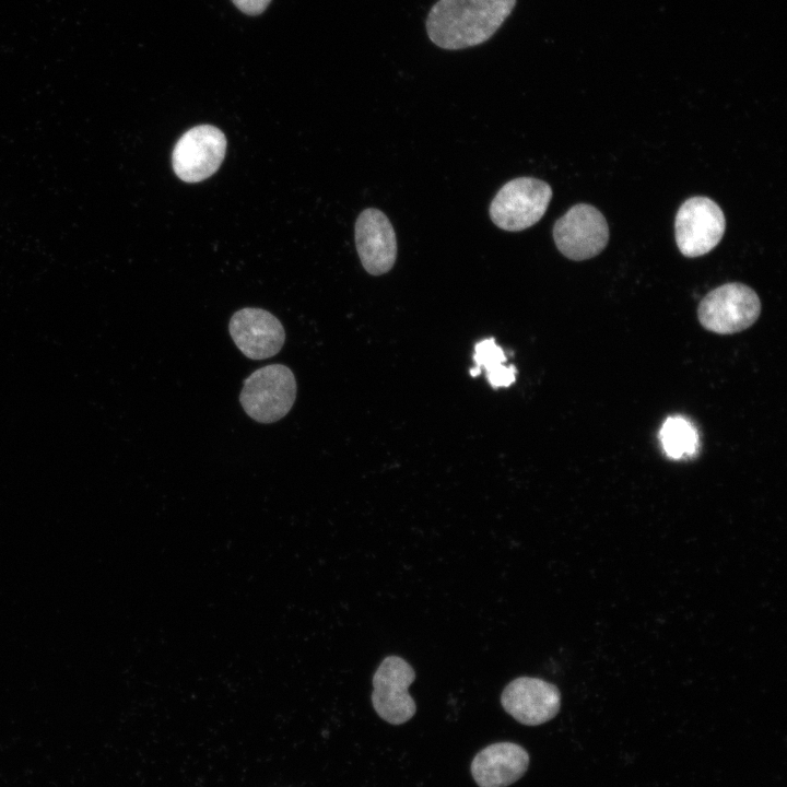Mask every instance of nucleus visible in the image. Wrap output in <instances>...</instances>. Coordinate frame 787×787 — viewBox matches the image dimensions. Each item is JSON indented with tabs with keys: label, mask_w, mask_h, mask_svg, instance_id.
<instances>
[{
	"label": "nucleus",
	"mask_w": 787,
	"mask_h": 787,
	"mask_svg": "<svg viewBox=\"0 0 787 787\" xmlns=\"http://www.w3.org/2000/svg\"><path fill=\"white\" fill-rule=\"evenodd\" d=\"M517 0H437L425 28L437 47L459 50L489 40L510 15Z\"/></svg>",
	"instance_id": "nucleus-1"
},
{
	"label": "nucleus",
	"mask_w": 787,
	"mask_h": 787,
	"mask_svg": "<svg viewBox=\"0 0 787 787\" xmlns=\"http://www.w3.org/2000/svg\"><path fill=\"white\" fill-rule=\"evenodd\" d=\"M296 399V380L285 365L256 369L244 381L239 402L252 420L273 423L285 416Z\"/></svg>",
	"instance_id": "nucleus-2"
},
{
	"label": "nucleus",
	"mask_w": 787,
	"mask_h": 787,
	"mask_svg": "<svg viewBox=\"0 0 787 787\" xmlns=\"http://www.w3.org/2000/svg\"><path fill=\"white\" fill-rule=\"evenodd\" d=\"M761 314V301L750 286L729 282L708 292L697 307L702 327L717 334H732L750 328Z\"/></svg>",
	"instance_id": "nucleus-3"
},
{
	"label": "nucleus",
	"mask_w": 787,
	"mask_h": 787,
	"mask_svg": "<svg viewBox=\"0 0 787 787\" xmlns=\"http://www.w3.org/2000/svg\"><path fill=\"white\" fill-rule=\"evenodd\" d=\"M552 189L543 180L518 177L504 184L490 204L493 223L505 231L518 232L536 224L545 213Z\"/></svg>",
	"instance_id": "nucleus-4"
},
{
	"label": "nucleus",
	"mask_w": 787,
	"mask_h": 787,
	"mask_svg": "<svg viewBox=\"0 0 787 787\" xmlns=\"http://www.w3.org/2000/svg\"><path fill=\"white\" fill-rule=\"evenodd\" d=\"M726 227L720 207L707 197H693L679 208L674 233L679 250L685 257H700L717 246Z\"/></svg>",
	"instance_id": "nucleus-5"
},
{
	"label": "nucleus",
	"mask_w": 787,
	"mask_h": 787,
	"mask_svg": "<svg viewBox=\"0 0 787 787\" xmlns=\"http://www.w3.org/2000/svg\"><path fill=\"white\" fill-rule=\"evenodd\" d=\"M553 238L565 257L580 261L604 249L609 240V227L598 209L578 203L555 222Z\"/></svg>",
	"instance_id": "nucleus-6"
},
{
	"label": "nucleus",
	"mask_w": 787,
	"mask_h": 787,
	"mask_svg": "<svg viewBox=\"0 0 787 787\" xmlns=\"http://www.w3.org/2000/svg\"><path fill=\"white\" fill-rule=\"evenodd\" d=\"M226 152V138L214 126L200 125L186 131L176 142L172 163L178 178L198 183L214 174Z\"/></svg>",
	"instance_id": "nucleus-7"
},
{
	"label": "nucleus",
	"mask_w": 787,
	"mask_h": 787,
	"mask_svg": "<svg viewBox=\"0 0 787 787\" xmlns=\"http://www.w3.org/2000/svg\"><path fill=\"white\" fill-rule=\"evenodd\" d=\"M415 679L413 668L401 657H386L373 677L372 703L380 718L400 725L413 717L416 710L408 688Z\"/></svg>",
	"instance_id": "nucleus-8"
},
{
	"label": "nucleus",
	"mask_w": 787,
	"mask_h": 787,
	"mask_svg": "<svg viewBox=\"0 0 787 787\" xmlns=\"http://www.w3.org/2000/svg\"><path fill=\"white\" fill-rule=\"evenodd\" d=\"M501 704L518 723L538 726L556 716L561 694L554 684L542 679L519 677L505 686Z\"/></svg>",
	"instance_id": "nucleus-9"
},
{
	"label": "nucleus",
	"mask_w": 787,
	"mask_h": 787,
	"mask_svg": "<svg viewBox=\"0 0 787 787\" xmlns=\"http://www.w3.org/2000/svg\"><path fill=\"white\" fill-rule=\"evenodd\" d=\"M228 331L240 352L252 360L278 354L285 340L281 321L262 308L245 307L234 313Z\"/></svg>",
	"instance_id": "nucleus-10"
},
{
	"label": "nucleus",
	"mask_w": 787,
	"mask_h": 787,
	"mask_svg": "<svg viewBox=\"0 0 787 787\" xmlns=\"http://www.w3.org/2000/svg\"><path fill=\"white\" fill-rule=\"evenodd\" d=\"M355 244L361 262L369 274H384L395 265V231L380 210L371 208L359 215L355 223Z\"/></svg>",
	"instance_id": "nucleus-11"
},
{
	"label": "nucleus",
	"mask_w": 787,
	"mask_h": 787,
	"mask_svg": "<svg viewBox=\"0 0 787 787\" xmlns=\"http://www.w3.org/2000/svg\"><path fill=\"white\" fill-rule=\"evenodd\" d=\"M529 754L514 742L492 743L473 757L471 774L479 787H507L527 771Z\"/></svg>",
	"instance_id": "nucleus-12"
},
{
	"label": "nucleus",
	"mask_w": 787,
	"mask_h": 787,
	"mask_svg": "<svg viewBox=\"0 0 787 787\" xmlns=\"http://www.w3.org/2000/svg\"><path fill=\"white\" fill-rule=\"evenodd\" d=\"M662 448L667 456L680 459L692 455L697 447L695 427L682 416L668 418L659 433Z\"/></svg>",
	"instance_id": "nucleus-13"
},
{
	"label": "nucleus",
	"mask_w": 787,
	"mask_h": 787,
	"mask_svg": "<svg viewBox=\"0 0 787 787\" xmlns=\"http://www.w3.org/2000/svg\"><path fill=\"white\" fill-rule=\"evenodd\" d=\"M473 360L475 365L470 369V375L475 377L482 369L488 372L504 364L507 361V356L493 338H488L475 344Z\"/></svg>",
	"instance_id": "nucleus-14"
},
{
	"label": "nucleus",
	"mask_w": 787,
	"mask_h": 787,
	"mask_svg": "<svg viewBox=\"0 0 787 787\" xmlns=\"http://www.w3.org/2000/svg\"><path fill=\"white\" fill-rule=\"evenodd\" d=\"M485 373L493 388L508 387L516 379V368L514 365L506 366L505 364H501Z\"/></svg>",
	"instance_id": "nucleus-15"
},
{
	"label": "nucleus",
	"mask_w": 787,
	"mask_h": 787,
	"mask_svg": "<svg viewBox=\"0 0 787 787\" xmlns=\"http://www.w3.org/2000/svg\"><path fill=\"white\" fill-rule=\"evenodd\" d=\"M235 7L247 15L261 14L271 0H232Z\"/></svg>",
	"instance_id": "nucleus-16"
}]
</instances>
